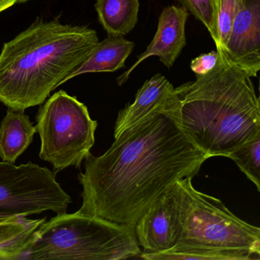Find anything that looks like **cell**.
<instances>
[{"mask_svg":"<svg viewBox=\"0 0 260 260\" xmlns=\"http://www.w3.org/2000/svg\"><path fill=\"white\" fill-rule=\"evenodd\" d=\"M208 158L182 129L176 95L124 131L104 154L85 158L78 212L135 228L161 194L194 177Z\"/></svg>","mask_w":260,"mask_h":260,"instance_id":"cell-1","label":"cell"},{"mask_svg":"<svg viewBox=\"0 0 260 260\" xmlns=\"http://www.w3.org/2000/svg\"><path fill=\"white\" fill-rule=\"evenodd\" d=\"M205 75L175 89L179 121L187 136L208 157H228L260 137L259 99L247 74L231 63L220 46Z\"/></svg>","mask_w":260,"mask_h":260,"instance_id":"cell-2","label":"cell"},{"mask_svg":"<svg viewBox=\"0 0 260 260\" xmlns=\"http://www.w3.org/2000/svg\"><path fill=\"white\" fill-rule=\"evenodd\" d=\"M99 43L95 30L36 20L4 44L0 54V102L25 110L44 103L68 81Z\"/></svg>","mask_w":260,"mask_h":260,"instance_id":"cell-3","label":"cell"},{"mask_svg":"<svg viewBox=\"0 0 260 260\" xmlns=\"http://www.w3.org/2000/svg\"><path fill=\"white\" fill-rule=\"evenodd\" d=\"M141 252L134 226L77 211L42 223L23 259L118 260Z\"/></svg>","mask_w":260,"mask_h":260,"instance_id":"cell-4","label":"cell"},{"mask_svg":"<svg viewBox=\"0 0 260 260\" xmlns=\"http://www.w3.org/2000/svg\"><path fill=\"white\" fill-rule=\"evenodd\" d=\"M191 181L192 177L177 181L181 222L177 243L260 253L259 228L234 215L220 199L196 190Z\"/></svg>","mask_w":260,"mask_h":260,"instance_id":"cell-5","label":"cell"},{"mask_svg":"<svg viewBox=\"0 0 260 260\" xmlns=\"http://www.w3.org/2000/svg\"><path fill=\"white\" fill-rule=\"evenodd\" d=\"M36 120L42 142L39 157L52 165L54 173L80 168L95 144L98 126L87 107L60 90L41 106Z\"/></svg>","mask_w":260,"mask_h":260,"instance_id":"cell-6","label":"cell"},{"mask_svg":"<svg viewBox=\"0 0 260 260\" xmlns=\"http://www.w3.org/2000/svg\"><path fill=\"white\" fill-rule=\"evenodd\" d=\"M71 196L55 173L29 162L16 166L0 162V217L32 215L51 211L67 213Z\"/></svg>","mask_w":260,"mask_h":260,"instance_id":"cell-7","label":"cell"},{"mask_svg":"<svg viewBox=\"0 0 260 260\" xmlns=\"http://www.w3.org/2000/svg\"><path fill=\"white\" fill-rule=\"evenodd\" d=\"M179 185L161 194L135 226V235L144 253L171 249L181 233Z\"/></svg>","mask_w":260,"mask_h":260,"instance_id":"cell-8","label":"cell"},{"mask_svg":"<svg viewBox=\"0 0 260 260\" xmlns=\"http://www.w3.org/2000/svg\"><path fill=\"white\" fill-rule=\"evenodd\" d=\"M223 52L250 77L260 70V0H243Z\"/></svg>","mask_w":260,"mask_h":260,"instance_id":"cell-9","label":"cell"},{"mask_svg":"<svg viewBox=\"0 0 260 260\" xmlns=\"http://www.w3.org/2000/svg\"><path fill=\"white\" fill-rule=\"evenodd\" d=\"M188 14L182 7L172 6L164 9L159 16L157 31L153 41L147 50L138 56L135 64L118 77L119 86L127 81L140 63L152 56H157L167 68H172L186 45L185 28Z\"/></svg>","mask_w":260,"mask_h":260,"instance_id":"cell-10","label":"cell"},{"mask_svg":"<svg viewBox=\"0 0 260 260\" xmlns=\"http://www.w3.org/2000/svg\"><path fill=\"white\" fill-rule=\"evenodd\" d=\"M176 98V91L170 81L161 74L153 76L138 91L135 102L120 111L115 123L114 138Z\"/></svg>","mask_w":260,"mask_h":260,"instance_id":"cell-11","label":"cell"},{"mask_svg":"<svg viewBox=\"0 0 260 260\" xmlns=\"http://www.w3.org/2000/svg\"><path fill=\"white\" fill-rule=\"evenodd\" d=\"M36 127L25 115V110L8 108L0 124V158L15 164L32 143Z\"/></svg>","mask_w":260,"mask_h":260,"instance_id":"cell-12","label":"cell"},{"mask_svg":"<svg viewBox=\"0 0 260 260\" xmlns=\"http://www.w3.org/2000/svg\"><path fill=\"white\" fill-rule=\"evenodd\" d=\"M135 48V43L122 36H109L95 45L86 60L70 75L68 80L89 73L115 72L124 68V62Z\"/></svg>","mask_w":260,"mask_h":260,"instance_id":"cell-13","label":"cell"},{"mask_svg":"<svg viewBox=\"0 0 260 260\" xmlns=\"http://www.w3.org/2000/svg\"><path fill=\"white\" fill-rule=\"evenodd\" d=\"M46 220L24 216L0 217V259H23L35 232Z\"/></svg>","mask_w":260,"mask_h":260,"instance_id":"cell-14","label":"cell"},{"mask_svg":"<svg viewBox=\"0 0 260 260\" xmlns=\"http://www.w3.org/2000/svg\"><path fill=\"white\" fill-rule=\"evenodd\" d=\"M140 257L147 260H259L260 253L245 249L177 243L171 249L162 252H141Z\"/></svg>","mask_w":260,"mask_h":260,"instance_id":"cell-15","label":"cell"},{"mask_svg":"<svg viewBox=\"0 0 260 260\" xmlns=\"http://www.w3.org/2000/svg\"><path fill=\"white\" fill-rule=\"evenodd\" d=\"M138 0H96L99 21L109 36H123L138 22Z\"/></svg>","mask_w":260,"mask_h":260,"instance_id":"cell-16","label":"cell"},{"mask_svg":"<svg viewBox=\"0 0 260 260\" xmlns=\"http://www.w3.org/2000/svg\"><path fill=\"white\" fill-rule=\"evenodd\" d=\"M228 158L234 161L260 191V137L245 143L230 153Z\"/></svg>","mask_w":260,"mask_h":260,"instance_id":"cell-17","label":"cell"},{"mask_svg":"<svg viewBox=\"0 0 260 260\" xmlns=\"http://www.w3.org/2000/svg\"><path fill=\"white\" fill-rule=\"evenodd\" d=\"M243 0H214L218 45L224 48Z\"/></svg>","mask_w":260,"mask_h":260,"instance_id":"cell-18","label":"cell"},{"mask_svg":"<svg viewBox=\"0 0 260 260\" xmlns=\"http://www.w3.org/2000/svg\"><path fill=\"white\" fill-rule=\"evenodd\" d=\"M181 7L206 27L216 45H218L214 0H176Z\"/></svg>","mask_w":260,"mask_h":260,"instance_id":"cell-19","label":"cell"},{"mask_svg":"<svg viewBox=\"0 0 260 260\" xmlns=\"http://www.w3.org/2000/svg\"><path fill=\"white\" fill-rule=\"evenodd\" d=\"M217 61V51H211L191 60V69L196 75H205L215 67Z\"/></svg>","mask_w":260,"mask_h":260,"instance_id":"cell-20","label":"cell"},{"mask_svg":"<svg viewBox=\"0 0 260 260\" xmlns=\"http://www.w3.org/2000/svg\"><path fill=\"white\" fill-rule=\"evenodd\" d=\"M17 4L16 0H0V13Z\"/></svg>","mask_w":260,"mask_h":260,"instance_id":"cell-21","label":"cell"},{"mask_svg":"<svg viewBox=\"0 0 260 260\" xmlns=\"http://www.w3.org/2000/svg\"><path fill=\"white\" fill-rule=\"evenodd\" d=\"M16 1H17V4H20L28 2V1H30V0H16Z\"/></svg>","mask_w":260,"mask_h":260,"instance_id":"cell-22","label":"cell"}]
</instances>
